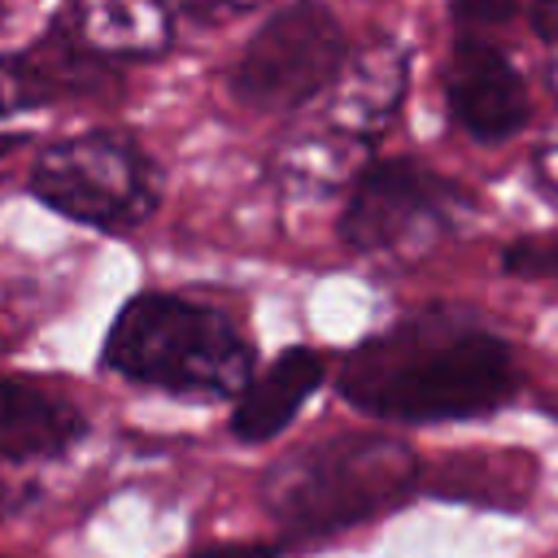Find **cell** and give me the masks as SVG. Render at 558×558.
Returning <instances> with one entry per match:
<instances>
[{
    "label": "cell",
    "mask_w": 558,
    "mask_h": 558,
    "mask_svg": "<svg viewBox=\"0 0 558 558\" xmlns=\"http://www.w3.org/2000/svg\"><path fill=\"white\" fill-rule=\"evenodd\" d=\"M449 118L480 144H501L527 126L532 105L514 61L484 35L462 31L445 61Z\"/></svg>",
    "instance_id": "7"
},
{
    "label": "cell",
    "mask_w": 558,
    "mask_h": 558,
    "mask_svg": "<svg viewBox=\"0 0 558 558\" xmlns=\"http://www.w3.org/2000/svg\"><path fill=\"white\" fill-rule=\"evenodd\" d=\"M52 105L44 92V78L35 74L26 52H0V118H17L26 109Z\"/></svg>",
    "instance_id": "13"
},
{
    "label": "cell",
    "mask_w": 558,
    "mask_h": 558,
    "mask_svg": "<svg viewBox=\"0 0 558 558\" xmlns=\"http://www.w3.org/2000/svg\"><path fill=\"white\" fill-rule=\"evenodd\" d=\"M31 192L83 227L135 231L161 205V166L126 131H83L35 157Z\"/></svg>",
    "instance_id": "5"
},
{
    "label": "cell",
    "mask_w": 558,
    "mask_h": 558,
    "mask_svg": "<svg viewBox=\"0 0 558 558\" xmlns=\"http://www.w3.org/2000/svg\"><path fill=\"white\" fill-rule=\"evenodd\" d=\"M240 13H248V4H222V9H187V17H196V22H227V17H240Z\"/></svg>",
    "instance_id": "19"
},
{
    "label": "cell",
    "mask_w": 558,
    "mask_h": 558,
    "mask_svg": "<svg viewBox=\"0 0 558 558\" xmlns=\"http://www.w3.org/2000/svg\"><path fill=\"white\" fill-rule=\"evenodd\" d=\"M87 418L57 388H44L22 375H0V458L4 462H39L61 458L78 445Z\"/></svg>",
    "instance_id": "9"
},
{
    "label": "cell",
    "mask_w": 558,
    "mask_h": 558,
    "mask_svg": "<svg viewBox=\"0 0 558 558\" xmlns=\"http://www.w3.org/2000/svg\"><path fill=\"white\" fill-rule=\"evenodd\" d=\"M506 275L514 279H558V231H536V235H519L506 244L501 253Z\"/></svg>",
    "instance_id": "14"
},
{
    "label": "cell",
    "mask_w": 558,
    "mask_h": 558,
    "mask_svg": "<svg viewBox=\"0 0 558 558\" xmlns=\"http://www.w3.org/2000/svg\"><path fill=\"white\" fill-rule=\"evenodd\" d=\"M192 558H279V545H270V541H227V545L196 549Z\"/></svg>",
    "instance_id": "16"
},
{
    "label": "cell",
    "mask_w": 558,
    "mask_h": 558,
    "mask_svg": "<svg viewBox=\"0 0 558 558\" xmlns=\"http://www.w3.org/2000/svg\"><path fill=\"white\" fill-rule=\"evenodd\" d=\"M349 52V35L323 4L275 9L231 70V96L257 113H296L327 96Z\"/></svg>",
    "instance_id": "6"
},
{
    "label": "cell",
    "mask_w": 558,
    "mask_h": 558,
    "mask_svg": "<svg viewBox=\"0 0 558 558\" xmlns=\"http://www.w3.org/2000/svg\"><path fill=\"white\" fill-rule=\"evenodd\" d=\"M336 388L384 423H462L510 405L523 388L514 349L471 314H410L340 362Z\"/></svg>",
    "instance_id": "1"
},
{
    "label": "cell",
    "mask_w": 558,
    "mask_h": 558,
    "mask_svg": "<svg viewBox=\"0 0 558 558\" xmlns=\"http://www.w3.org/2000/svg\"><path fill=\"white\" fill-rule=\"evenodd\" d=\"M475 201L414 157H371L349 183L340 209V244L362 257L414 262L462 235Z\"/></svg>",
    "instance_id": "4"
},
{
    "label": "cell",
    "mask_w": 558,
    "mask_h": 558,
    "mask_svg": "<svg viewBox=\"0 0 558 558\" xmlns=\"http://www.w3.org/2000/svg\"><path fill=\"white\" fill-rule=\"evenodd\" d=\"M532 170H536V179H541L549 192H558V140H549V144H541V148L532 153Z\"/></svg>",
    "instance_id": "18"
},
{
    "label": "cell",
    "mask_w": 558,
    "mask_h": 558,
    "mask_svg": "<svg viewBox=\"0 0 558 558\" xmlns=\"http://www.w3.org/2000/svg\"><path fill=\"white\" fill-rule=\"evenodd\" d=\"M0 558H4V554H0Z\"/></svg>",
    "instance_id": "21"
},
{
    "label": "cell",
    "mask_w": 558,
    "mask_h": 558,
    "mask_svg": "<svg viewBox=\"0 0 558 558\" xmlns=\"http://www.w3.org/2000/svg\"><path fill=\"white\" fill-rule=\"evenodd\" d=\"M449 17H453V22H462L466 31L484 35V26H497V22L519 17V4H453V9H449Z\"/></svg>",
    "instance_id": "15"
},
{
    "label": "cell",
    "mask_w": 558,
    "mask_h": 558,
    "mask_svg": "<svg viewBox=\"0 0 558 558\" xmlns=\"http://www.w3.org/2000/svg\"><path fill=\"white\" fill-rule=\"evenodd\" d=\"M327 375V362L323 353L305 349V344H292L283 349L262 375H253L244 384V392L235 397V410H231V436L244 440V445H266L275 440L292 418L296 410L314 397V388L323 384Z\"/></svg>",
    "instance_id": "11"
},
{
    "label": "cell",
    "mask_w": 558,
    "mask_h": 558,
    "mask_svg": "<svg viewBox=\"0 0 558 558\" xmlns=\"http://www.w3.org/2000/svg\"><path fill=\"white\" fill-rule=\"evenodd\" d=\"M100 357L122 379L187 401H235L253 379V344L235 318L174 292H135L113 314Z\"/></svg>",
    "instance_id": "3"
},
{
    "label": "cell",
    "mask_w": 558,
    "mask_h": 558,
    "mask_svg": "<svg viewBox=\"0 0 558 558\" xmlns=\"http://www.w3.org/2000/svg\"><path fill=\"white\" fill-rule=\"evenodd\" d=\"M405 83H410V57L392 35H371L362 44H349L336 83L327 87V126L357 144H371L379 131L397 122Z\"/></svg>",
    "instance_id": "8"
},
{
    "label": "cell",
    "mask_w": 558,
    "mask_h": 558,
    "mask_svg": "<svg viewBox=\"0 0 558 558\" xmlns=\"http://www.w3.org/2000/svg\"><path fill=\"white\" fill-rule=\"evenodd\" d=\"M52 26L105 65H113V61H153V57L170 52V44H174V13L161 9V4H144V0L74 4L65 13H57Z\"/></svg>",
    "instance_id": "10"
},
{
    "label": "cell",
    "mask_w": 558,
    "mask_h": 558,
    "mask_svg": "<svg viewBox=\"0 0 558 558\" xmlns=\"http://www.w3.org/2000/svg\"><path fill=\"white\" fill-rule=\"evenodd\" d=\"M527 22H532V31H536L545 44H558V0L532 4V9H527Z\"/></svg>",
    "instance_id": "17"
},
{
    "label": "cell",
    "mask_w": 558,
    "mask_h": 558,
    "mask_svg": "<svg viewBox=\"0 0 558 558\" xmlns=\"http://www.w3.org/2000/svg\"><path fill=\"white\" fill-rule=\"evenodd\" d=\"M371 161L366 144L323 126V131H301L275 153V174L288 196L296 201H323L357 179V170Z\"/></svg>",
    "instance_id": "12"
},
{
    "label": "cell",
    "mask_w": 558,
    "mask_h": 558,
    "mask_svg": "<svg viewBox=\"0 0 558 558\" xmlns=\"http://www.w3.org/2000/svg\"><path fill=\"white\" fill-rule=\"evenodd\" d=\"M17 144H22V135H0V161H4V157H9Z\"/></svg>",
    "instance_id": "20"
},
{
    "label": "cell",
    "mask_w": 558,
    "mask_h": 558,
    "mask_svg": "<svg viewBox=\"0 0 558 558\" xmlns=\"http://www.w3.org/2000/svg\"><path fill=\"white\" fill-rule=\"evenodd\" d=\"M418 453L384 432H336L296 445L262 475V506L292 541L357 527L418 493Z\"/></svg>",
    "instance_id": "2"
}]
</instances>
